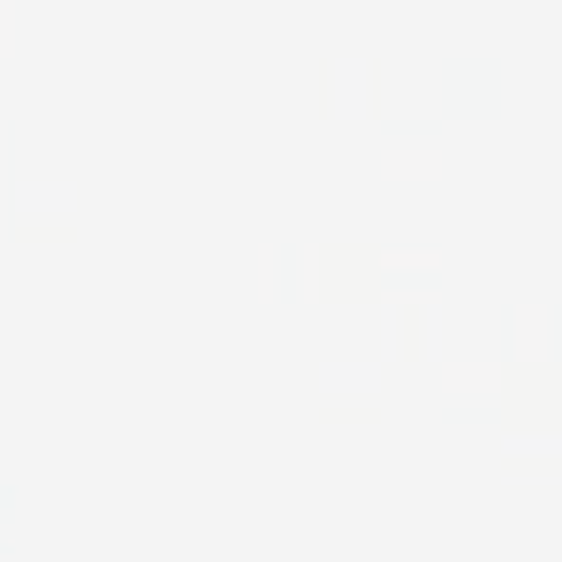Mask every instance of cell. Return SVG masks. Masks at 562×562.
Instances as JSON below:
<instances>
[{"label":"cell","mask_w":562,"mask_h":562,"mask_svg":"<svg viewBox=\"0 0 562 562\" xmlns=\"http://www.w3.org/2000/svg\"><path fill=\"white\" fill-rule=\"evenodd\" d=\"M382 173L390 181H436L443 173V150L436 147H405V150H385Z\"/></svg>","instance_id":"6da1fadb"}]
</instances>
